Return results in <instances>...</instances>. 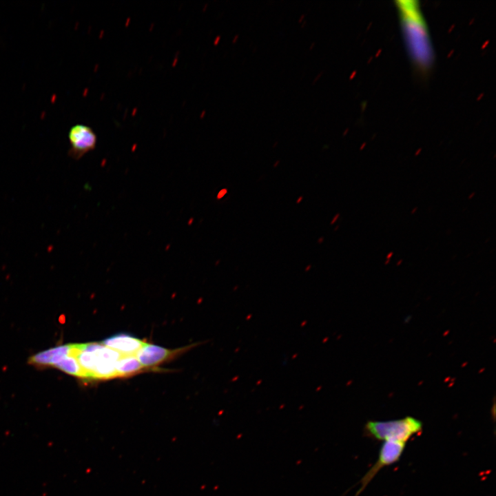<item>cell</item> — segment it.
Segmentation results:
<instances>
[{"label": "cell", "mask_w": 496, "mask_h": 496, "mask_svg": "<svg viewBox=\"0 0 496 496\" xmlns=\"http://www.w3.org/2000/svg\"><path fill=\"white\" fill-rule=\"evenodd\" d=\"M401 27L413 66L422 75L434 62V52L426 21L417 1H397Z\"/></svg>", "instance_id": "1"}, {"label": "cell", "mask_w": 496, "mask_h": 496, "mask_svg": "<svg viewBox=\"0 0 496 496\" xmlns=\"http://www.w3.org/2000/svg\"><path fill=\"white\" fill-rule=\"evenodd\" d=\"M122 355L102 343L78 344L75 354L87 378L110 379L117 377L116 362Z\"/></svg>", "instance_id": "2"}, {"label": "cell", "mask_w": 496, "mask_h": 496, "mask_svg": "<svg viewBox=\"0 0 496 496\" xmlns=\"http://www.w3.org/2000/svg\"><path fill=\"white\" fill-rule=\"evenodd\" d=\"M422 429V422L413 417L387 421H368L364 434L382 441H397L406 443L412 436Z\"/></svg>", "instance_id": "3"}, {"label": "cell", "mask_w": 496, "mask_h": 496, "mask_svg": "<svg viewBox=\"0 0 496 496\" xmlns=\"http://www.w3.org/2000/svg\"><path fill=\"white\" fill-rule=\"evenodd\" d=\"M406 443L397 441H384L375 463L369 469L360 481V487L355 494L359 495L372 481L377 473L384 466L396 463L400 459Z\"/></svg>", "instance_id": "4"}, {"label": "cell", "mask_w": 496, "mask_h": 496, "mask_svg": "<svg viewBox=\"0 0 496 496\" xmlns=\"http://www.w3.org/2000/svg\"><path fill=\"white\" fill-rule=\"evenodd\" d=\"M68 139L70 147L69 156L74 160H79L85 154L94 149L97 136L93 130L84 124L73 125L69 131Z\"/></svg>", "instance_id": "5"}, {"label": "cell", "mask_w": 496, "mask_h": 496, "mask_svg": "<svg viewBox=\"0 0 496 496\" xmlns=\"http://www.w3.org/2000/svg\"><path fill=\"white\" fill-rule=\"evenodd\" d=\"M183 349L169 350L152 344H145L135 354L143 368L156 366L170 358Z\"/></svg>", "instance_id": "6"}, {"label": "cell", "mask_w": 496, "mask_h": 496, "mask_svg": "<svg viewBox=\"0 0 496 496\" xmlns=\"http://www.w3.org/2000/svg\"><path fill=\"white\" fill-rule=\"evenodd\" d=\"M145 342L126 334L113 335L103 340L102 344L121 355H135L145 344Z\"/></svg>", "instance_id": "7"}, {"label": "cell", "mask_w": 496, "mask_h": 496, "mask_svg": "<svg viewBox=\"0 0 496 496\" xmlns=\"http://www.w3.org/2000/svg\"><path fill=\"white\" fill-rule=\"evenodd\" d=\"M74 344H68L39 352L28 359V363L40 366H54L63 357L72 353Z\"/></svg>", "instance_id": "8"}, {"label": "cell", "mask_w": 496, "mask_h": 496, "mask_svg": "<svg viewBox=\"0 0 496 496\" xmlns=\"http://www.w3.org/2000/svg\"><path fill=\"white\" fill-rule=\"evenodd\" d=\"M143 366L135 355H122L116 362L117 376H127L141 370Z\"/></svg>", "instance_id": "9"}, {"label": "cell", "mask_w": 496, "mask_h": 496, "mask_svg": "<svg viewBox=\"0 0 496 496\" xmlns=\"http://www.w3.org/2000/svg\"><path fill=\"white\" fill-rule=\"evenodd\" d=\"M53 366L68 374L82 378H87L85 371L80 366L76 357L74 355V349L72 353L63 357Z\"/></svg>", "instance_id": "10"}, {"label": "cell", "mask_w": 496, "mask_h": 496, "mask_svg": "<svg viewBox=\"0 0 496 496\" xmlns=\"http://www.w3.org/2000/svg\"><path fill=\"white\" fill-rule=\"evenodd\" d=\"M339 217H340L339 213L335 214L334 216V217L333 218L332 220L331 221V225H333L337 221V220L338 219Z\"/></svg>", "instance_id": "11"}, {"label": "cell", "mask_w": 496, "mask_h": 496, "mask_svg": "<svg viewBox=\"0 0 496 496\" xmlns=\"http://www.w3.org/2000/svg\"><path fill=\"white\" fill-rule=\"evenodd\" d=\"M393 251L389 252V253L386 255V259H389V260H390V258L393 256Z\"/></svg>", "instance_id": "12"}, {"label": "cell", "mask_w": 496, "mask_h": 496, "mask_svg": "<svg viewBox=\"0 0 496 496\" xmlns=\"http://www.w3.org/2000/svg\"><path fill=\"white\" fill-rule=\"evenodd\" d=\"M322 74V72H321L320 73H319V74H318V76H316V78L313 80V83H314V82H316V81H318V79L321 76Z\"/></svg>", "instance_id": "13"}, {"label": "cell", "mask_w": 496, "mask_h": 496, "mask_svg": "<svg viewBox=\"0 0 496 496\" xmlns=\"http://www.w3.org/2000/svg\"><path fill=\"white\" fill-rule=\"evenodd\" d=\"M475 194V192H472L468 197V199H471Z\"/></svg>", "instance_id": "14"}, {"label": "cell", "mask_w": 496, "mask_h": 496, "mask_svg": "<svg viewBox=\"0 0 496 496\" xmlns=\"http://www.w3.org/2000/svg\"><path fill=\"white\" fill-rule=\"evenodd\" d=\"M323 240H324V238H323V237H320V238L318 240V243H322V242H323Z\"/></svg>", "instance_id": "15"}, {"label": "cell", "mask_w": 496, "mask_h": 496, "mask_svg": "<svg viewBox=\"0 0 496 496\" xmlns=\"http://www.w3.org/2000/svg\"><path fill=\"white\" fill-rule=\"evenodd\" d=\"M304 14H302V15L300 16V18L298 19V21H299L300 23L302 22V20L304 19Z\"/></svg>", "instance_id": "16"}, {"label": "cell", "mask_w": 496, "mask_h": 496, "mask_svg": "<svg viewBox=\"0 0 496 496\" xmlns=\"http://www.w3.org/2000/svg\"><path fill=\"white\" fill-rule=\"evenodd\" d=\"M302 198H303L302 196H300V197L298 198V200H296V203H300V201L302 200Z\"/></svg>", "instance_id": "17"}, {"label": "cell", "mask_w": 496, "mask_h": 496, "mask_svg": "<svg viewBox=\"0 0 496 496\" xmlns=\"http://www.w3.org/2000/svg\"><path fill=\"white\" fill-rule=\"evenodd\" d=\"M417 210V207H415V208H413V209H412L411 214H415Z\"/></svg>", "instance_id": "18"}, {"label": "cell", "mask_w": 496, "mask_h": 496, "mask_svg": "<svg viewBox=\"0 0 496 496\" xmlns=\"http://www.w3.org/2000/svg\"><path fill=\"white\" fill-rule=\"evenodd\" d=\"M238 34H236L234 38L233 43H235L236 41L238 40Z\"/></svg>", "instance_id": "19"}, {"label": "cell", "mask_w": 496, "mask_h": 496, "mask_svg": "<svg viewBox=\"0 0 496 496\" xmlns=\"http://www.w3.org/2000/svg\"><path fill=\"white\" fill-rule=\"evenodd\" d=\"M280 163V161H277L276 163H274L273 167H277V165Z\"/></svg>", "instance_id": "20"}, {"label": "cell", "mask_w": 496, "mask_h": 496, "mask_svg": "<svg viewBox=\"0 0 496 496\" xmlns=\"http://www.w3.org/2000/svg\"><path fill=\"white\" fill-rule=\"evenodd\" d=\"M305 23H306V21H303V23H302V27H304V25H305Z\"/></svg>", "instance_id": "21"}, {"label": "cell", "mask_w": 496, "mask_h": 496, "mask_svg": "<svg viewBox=\"0 0 496 496\" xmlns=\"http://www.w3.org/2000/svg\"><path fill=\"white\" fill-rule=\"evenodd\" d=\"M313 45H315V43H312V45H311V46L309 48V49L311 50V48H312V47H313Z\"/></svg>", "instance_id": "22"}, {"label": "cell", "mask_w": 496, "mask_h": 496, "mask_svg": "<svg viewBox=\"0 0 496 496\" xmlns=\"http://www.w3.org/2000/svg\"><path fill=\"white\" fill-rule=\"evenodd\" d=\"M389 262H390V260H389V259H387V260L385 262V264H387V263H389Z\"/></svg>", "instance_id": "23"}]
</instances>
